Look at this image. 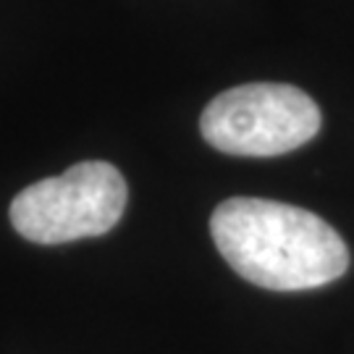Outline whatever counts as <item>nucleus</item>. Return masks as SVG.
I'll return each mask as SVG.
<instances>
[{
  "label": "nucleus",
  "instance_id": "nucleus-2",
  "mask_svg": "<svg viewBox=\"0 0 354 354\" xmlns=\"http://www.w3.org/2000/svg\"><path fill=\"white\" fill-rule=\"evenodd\" d=\"M127 197V181L115 165L84 160L19 192L11 203V223L35 244L102 236L121 221Z\"/></svg>",
  "mask_w": 354,
  "mask_h": 354
},
{
  "label": "nucleus",
  "instance_id": "nucleus-1",
  "mask_svg": "<svg viewBox=\"0 0 354 354\" xmlns=\"http://www.w3.org/2000/svg\"><path fill=\"white\" fill-rule=\"evenodd\" d=\"M210 234L228 266L254 286L304 291L342 279L349 250L320 215L294 205L231 197L215 207Z\"/></svg>",
  "mask_w": 354,
  "mask_h": 354
},
{
  "label": "nucleus",
  "instance_id": "nucleus-3",
  "mask_svg": "<svg viewBox=\"0 0 354 354\" xmlns=\"http://www.w3.org/2000/svg\"><path fill=\"white\" fill-rule=\"evenodd\" d=\"M317 102L291 84H241L221 92L200 115L205 142L228 155L273 158L302 147L320 131Z\"/></svg>",
  "mask_w": 354,
  "mask_h": 354
}]
</instances>
